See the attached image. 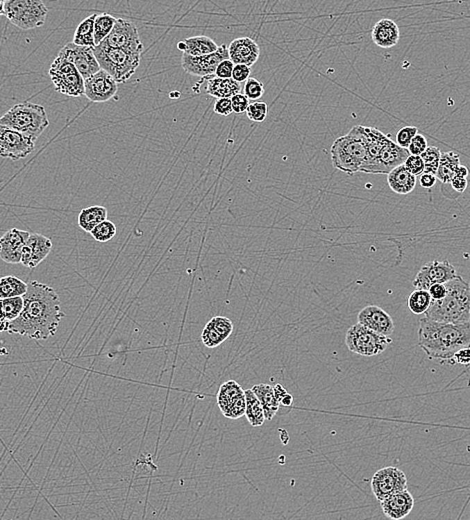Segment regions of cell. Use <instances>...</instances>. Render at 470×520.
I'll return each mask as SVG.
<instances>
[{"mask_svg": "<svg viewBox=\"0 0 470 520\" xmlns=\"http://www.w3.org/2000/svg\"><path fill=\"white\" fill-rule=\"evenodd\" d=\"M372 42L381 49H392L401 38L399 27L392 19H381L372 28Z\"/></svg>", "mask_w": 470, "mask_h": 520, "instance_id": "cell-23", "label": "cell"}, {"mask_svg": "<svg viewBox=\"0 0 470 520\" xmlns=\"http://www.w3.org/2000/svg\"><path fill=\"white\" fill-rule=\"evenodd\" d=\"M244 395L245 403H246L245 417L249 420V424L253 428L262 426L265 421V417L260 401H258L252 389L244 390Z\"/></svg>", "mask_w": 470, "mask_h": 520, "instance_id": "cell-31", "label": "cell"}, {"mask_svg": "<svg viewBox=\"0 0 470 520\" xmlns=\"http://www.w3.org/2000/svg\"><path fill=\"white\" fill-rule=\"evenodd\" d=\"M58 56L72 63L84 81L101 69L92 47H78L74 42H70L61 49Z\"/></svg>", "mask_w": 470, "mask_h": 520, "instance_id": "cell-15", "label": "cell"}, {"mask_svg": "<svg viewBox=\"0 0 470 520\" xmlns=\"http://www.w3.org/2000/svg\"><path fill=\"white\" fill-rule=\"evenodd\" d=\"M410 153L408 149L398 146L392 140L387 143L378 160L370 167L367 174H388L390 171L404 165L405 160L410 158Z\"/></svg>", "mask_w": 470, "mask_h": 520, "instance_id": "cell-17", "label": "cell"}, {"mask_svg": "<svg viewBox=\"0 0 470 520\" xmlns=\"http://www.w3.org/2000/svg\"><path fill=\"white\" fill-rule=\"evenodd\" d=\"M233 68H235V63L230 59L222 61L217 68L215 76L222 79L233 78Z\"/></svg>", "mask_w": 470, "mask_h": 520, "instance_id": "cell-49", "label": "cell"}, {"mask_svg": "<svg viewBox=\"0 0 470 520\" xmlns=\"http://www.w3.org/2000/svg\"><path fill=\"white\" fill-rule=\"evenodd\" d=\"M433 301H440L446 295V286L444 285H435L431 286L428 290Z\"/></svg>", "mask_w": 470, "mask_h": 520, "instance_id": "cell-53", "label": "cell"}, {"mask_svg": "<svg viewBox=\"0 0 470 520\" xmlns=\"http://www.w3.org/2000/svg\"><path fill=\"white\" fill-rule=\"evenodd\" d=\"M420 156L424 162V172L437 176L440 156H442L440 149L435 146H428V149Z\"/></svg>", "mask_w": 470, "mask_h": 520, "instance_id": "cell-38", "label": "cell"}, {"mask_svg": "<svg viewBox=\"0 0 470 520\" xmlns=\"http://www.w3.org/2000/svg\"><path fill=\"white\" fill-rule=\"evenodd\" d=\"M229 59L228 47L226 44L219 47L215 53L204 56H190L183 53L181 67L188 74L194 76L210 78L215 76V72L222 61Z\"/></svg>", "mask_w": 470, "mask_h": 520, "instance_id": "cell-13", "label": "cell"}, {"mask_svg": "<svg viewBox=\"0 0 470 520\" xmlns=\"http://www.w3.org/2000/svg\"><path fill=\"white\" fill-rule=\"evenodd\" d=\"M244 392L242 386L238 385L235 380L227 381L220 387L219 394H217V404L222 414L226 412L229 405L233 403L236 397L244 394Z\"/></svg>", "mask_w": 470, "mask_h": 520, "instance_id": "cell-34", "label": "cell"}, {"mask_svg": "<svg viewBox=\"0 0 470 520\" xmlns=\"http://www.w3.org/2000/svg\"><path fill=\"white\" fill-rule=\"evenodd\" d=\"M449 185H451V187L453 188V192L458 193V196H460V194H462L465 192L467 186H469V181H467V178L454 176L451 179V183H449Z\"/></svg>", "mask_w": 470, "mask_h": 520, "instance_id": "cell-52", "label": "cell"}, {"mask_svg": "<svg viewBox=\"0 0 470 520\" xmlns=\"http://www.w3.org/2000/svg\"><path fill=\"white\" fill-rule=\"evenodd\" d=\"M49 76L56 92L68 97H83V77L67 59L56 56L49 69Z\"/></svg>", "mask_w": 470, "mask_h": 520, "instance_id": "cell-9", "label": "cell"}, {"mask_svg": "<svg viewBox=\"0 0 470 520\" xmlns=\"http://www.w3.org/2000/svg\"><path fill=\"white\" fill-rule=\"evenodd\" d=\"M333 167L353 176L360 172L367 160L364 126H356L346 135L338 137L330 149Z\"/></svg>", "mask_w": 470, "mask_h": 520, "instance_id": "cell-4", "label": "cell"}, {"mask_svg": "<svg viewBox=\"0 0 470 520\" xmlns=\"http://www.w3.org/2000/svg\"><path fill=\"white\" fill-rule=\"evenodd\" d=\"M280 403V405L289 408V406H292V403H294V396H292V394H287L283 397V399H281L280 403Z\"/></svg>", "mask_w": 470, "mask_h": 520, "instance_id": "cell-57", "label": "cell"}, {"mask_svg": "<svg viewBox=\"0 0 470 520\" xmlns=\"http://www.w3.org/2000/svg\"><path fill=\"white\" fill-rule=\"evenodd\" d=\"M0 321H6L4 320L3 312H2V299H0Z\"/></svg>", "mask_w": 470, "mask_h": 520, "instance_id": "cell-60", "label": "cell"}, {"mask_svg": "<svg viewBox=\"0 0 470 520\" xmlns=\"http://www.w3.org/2000/svg\"><path fill=\"white\" fill-rule=\"evenodd\" d=\"M389 187L397 194H408L417 185V177L412 176L404 165L394 168L387 174Z\"/></svg>", "mask_w": 470, "mask_h": 520, "instance_id": "cell-26", "label": "cell"}, {"mask_svg": "<svg viewBox=\"0 0 470 520\" xmlns=\"http://www.w3.org/2000/svg\"><path fill=\"white\" fill-rule=\"evenodd\" d=\"M51 249V238L40 233H31L24 245L20 263L28 269H35L49 255Z\"/></svg>", "mask_w": 470, "mask_h": 520, "instance_id": "cell-19", "label": "cell"}, {"mask_svg": "<svg viewBox=\"0 0 470 520\" xmlns=\"http://www.w3.org/2000/svg\"><path fill=\"white\" fill-rule=\"evenodd\" d=\"M117 81L102 69L84 81V95L96 103L110 101L117 95Z\"/></svg>", "mask_w": 470, "mask_h": 520, "instance_id": "cell-16", "label": "cell"}, {"mask_svg": "<svg viewBox=\"0 0 470 520\" xmlns=\"http://www.w3.org/2000/svg\"><path fill=\"white\" fill-rule=\"evenodd\" d=\"M4 12L11 24L24 31L43 26L49 9L40 0H8Z\"/></svg>", "mask_w": 470, "mask_h": 520, "instance_id": "cell-7", "label": "cell"}, {"mask_svg": "<svg viewBox=\"0 0 470 520\" xmlns=\"http://www.w3.org/2000/svg\"><path fill=\"white\" fill-rule=\"evenodd\" d=\"M419 344L430 360L451 362L458 351L470 346V322L442 324L424 317L419 321Z\"/></svg>", "mask_w": 470, "mask_h": 520, "instance_id": "cell-2", "label": "cell"}, {"mask_svg": "<svg viewBox=\"0 0 470 520\" xmlns=\"http://www.w3.org/2000/svg\"><path fill=\"white\" fill-rule=\"evenodd\" d=\"M265 85L258 79L251 77L244 84V94L249 101H258L265 94Z\"/></svg>", "mask_w": 470, "mask_h": 520, "instance_id": "cell-42", "label": "cell"}, {"mask_svg": "<svg viewBox=\"0 0 470 520\" xmlns=\"http://www.w3.org/2000/svg\"><path fill=\"white\" fill-rule=\"evenodd\" d=\"M229 59L235 65L251 67L260 59V49L251 37H240L233 40L228 47Z\"/></svg>", "mask_w": 470, "mask_h": 520, "instance_id": "cell-21", "label": "cell"}, {"mask_svg": "<svg viewBox=\"0 0 470 520\" xmlns=\"http://www.w3.org/2000/svg\"><path fill=\"white\" fill-rule=\"evenodd\" d=\"M428 143L426 138L422 135H417L410 143L408 151L410 156H420L428 149Z\"/></svg>", "mask_w": 470, "mask_h": 520, "instance_id": "cell-46", "label": "cell"}, {"mask_svg": "<svg viewBox=\"0 0 470 520\" xmlns=\"http://www.w3.org/2000/svg\"><path fill=\"white\" fill-rule=\"evenodd\" d=\"M179 51L190 56H204L215 53L219 47L208 36L199 35L186 38L177 44Z\"/></svg>", "mask_w": 470, "mask_h": 520, "instance_id": "cell-25", "label": "cell"}, {"mask_svg": "<svg viewBox=\"0 0 470 520\" xmlns=\"http://www.w3.org/2000/svg\"><path fill=\"white\" fill-rule=\"evenodd\" d=\"M470 170L467 167H464V165H460V167L456 169L455 174H454V176L458 177H462V178H467V176H469ZM453 176V177H454Z\"/></svg>", "mask_w": 470, "mask_h": 520, "instance_id": "cell-56", "label": "cell"}, {"mask_svg": "<svg viewBox=\"0 0 470 520\" xmlns=\"http://www.w3.org/2000/svg\"><path fill=\"white\" fill-rule=\"evenodd\" d=\"M364 131L367 136V160L361 168L360 172L367 174L370 167L378 160L383 147L389 142L390 135H385L374 127H364Z\"/></svg>", "mask_w": 470, "mask_h": 520, "instance_id": "cell-24", "label": "cell"}, {"mask_svg": "<svg viewBox=\"0 0 470 520\" xmlns=\"http://www.w3.org/2000/svg\"><path fill=\"white\" fill-rule=\"evenodd\" d=\"M117 18L108 13L96 15L94 22V42L95 47L101 44L106 40L117 24Z\"/></svg>", "mask_w": 470, "mask_h": 520, "instance_id": "cell-35", "label": "cell"}, {"mask_svg": "<svg viewBox=\"0 0 470 520\" xmlns=\"http://www.w3.org/2000/svg\"><path fill=\"white\" fill-rule=\"evenodd\" d=\"M201 340L203 344L206 347H208V349H215V347L219 346L224 342V338L215 329L208 326V324H206L205 328L202 331Z\"/></svg>", "mask_w": 470, "mask_h": 520, "instance_id": "cell-44", "label": "cell"}, {"mask_svg": "<svg viewBox=\"0 0 470 520\" xmlns=\"http://www.w3.org/2000/svg\"><path fill=\"white\" fill-rule=\"evenodd\" d=\"M419 135V129L415 126H405L396 135V144L403 149H408L414 136Z\"/></svg>", "mask_w": 470, "mask_h": 520, "instance_id": "cell-43", "label": "cell"}, {"mask_svg": "<svg viewBox=\"0 0 470 520\" xmlns=\"http://www.w3.org/2000/svg\"><path fill=\"white\" fill-rule=\"evenodd\" d=\"M381 510L387 519L401 520L408 517L414 508V498L408 489L389 495L380 501Z\"/></svg>", "mask_w": 470, "mask_h": 520, "instance_id": "cell-22", "label": "cell"}, {"mask_svg": "<svg viewBox=\"0 0 470 520\" xmlns=\"http://www.w3.org/2000/svg\"><path fill=\"white\" fill-rule=\"evenodd\" d=\"M404 167L415 177L421 176L424 172V162L421 156H410L404 162Z\"/></svg>", "mask_w": 470, "mask_h": 520, "instance_id": "cell-45", "label": "cell"}, {"mask_svg": "<svg viewBox=\"0 0 470 520\" xmlns=\"http://www.w3.org/2000/svg\"><path fill=\"white\" fill-rule=\"evenodd\" d=\"M28 285L17 276H4L0 278V299H12L24 296Z\"/></svg>", "mask_w": 470, "mask_h": 520, "instance_id": "cell-33", "label": "cell"}, {"mask_svg": "<svg viewBox=\"0 0 470 520\" xmlns=\"http://www.w3.org/2000/svg\"><path fill=\"white\" fill-rule=\"evenodd\" d=\"M451 364H470V346L464 347L460 349L458 353L454 354L453 360H451Z\"/></svg>", "mask_w": 470, "mask_h": 520, "instance_id": "cell-51", "label": "cell"}, {"mask_svg": "<svg viewBox=\"0 0 470 520\" xmlns=\"http://www.w3.org/2000/svg\"><path fill=\"white\" fill-rule=\"evenodd\" d=\"M206 92L215 99H231L238 93H242V85L233 78L222 79L217 76L208 78Z\"/></svg>", "mask_w": 470, "mask_h": 520, "instance_id": "cell-27", "label": "cell"}, {"mask_svg": "<svg viewBox=\"0 0 470 520\" xmlns=\"http://www.w3.org/2000/svg\"><path fill=\"white\" fill-rule=\"evenodd\" d=\"M96 13L86 17L77 26L74 33V42L78 47H92L94 49V22Z\"/></svg>", "mask_w": 470, "mask_h": 520, "instance_id": "cell-32", "label": "cell"}, {"mask_svg": "<svg viewBox=\"0 0 470 520\" xmlns=\"http://www.w3.org/2000/svg\"><path fill=\"white\" fill-rule=\"evenodd\" d=\"M4 4H6V1L0 0V15H6V12H4Z\"/></svg>", "mask_w": 470, "mask_h": 520, "instance_id": "cell-59", "label": "cell"}, {"mask_svg": "<svg viewBox=\"0 0 470 520\" xmlns=\"http://www.w3.org/2000/svg\"><path fill=\"white\" fill-rule=\"evenodd\" d=\"M117 229L115 224L110 220L106 219V221L101 222L90 233L92 237L97 242H108L117 235Z\"/></svg>", "mask_w": 470, "mask_h": 520, "instance_id": "cell-39", "label": "cell"}, {"mask_svg": "<svg viewBox=\"0 0 470 520\" xmlns=\"http://www.w3.org/2000/svg\"><path fill=\"white\" fill-rule=\"evenodd\" d=\"M371 489L380 503L389 495L408 489V478L403 470L388 467L378 470L371 479Z\"/></svg>", "mask_w": 470, "mask_h": 520, "instance_id": "cell-10", "label": "cell"}, {"mask_svg": "<svg viewBox=\"0 0 470 520\" xmlns=\"http://www.w3.org/2000/svg\"><path fill=\"white\" fill-rule=\"evenodd\" d=\"M0 126L8 127L36 140L49 127V120L42 106L24 102L13 106L2 115Z\"/></svg>", "mask_w": 470, "mask_h": 520, "instance_id": "cell-5", "label": "cell"}, {"mask_svg": "<svg viewBox=\"0 0 470 520\" xmlns=\"http://www.w3.org/2000/svg\"><path fill=\"white\" fill-rule=\"evenodd\" d=\"M208 326L215 329L224 338V342L231 335L233 331V321L224 317H213V319L210 320Z\"/></svg>", "mask_w": 470, "mask_h": 520, "instance_id": "cell-40", "label": "cell"}, {"mask_svg": "<svg viewBox=\"0 0 470 520\" xmlns=\"http://www.w3.org/2000/svg\"><path fill=\"white\" fill-rule=\"evenodd\" d=\"M108 219V210L104 206H95L83 208L79 212L78 226L85 233H90L99 224Z\"/></svg>", "mask_w": 470, "mask_h": 520, "instance_id": "cell-29", "label": "cell"}, {"mask_svg": "<svg viewBox=\"0 0 470 520\" xmlns=\"http://www.w3.org/2000/svg\"><path fill=\"white\" fill-rule=\"evenodd\" d=\"M8 326H9L8 322L0 321V333H2V331H8Z\"/></svg>", "mask_w": 470, "mask_h": 520, "instance_id": "cell-58", "label": "cell"}, {"mask_svg": "<svg viewBox=\"0 0 470 520\" xmlns=\"http://www.w3.org/2000/svg\"><path fill=\"white\" fill-rule=\"evenodd\" d=\"M431 301L433 299L428 290H415L408 297V308L414 314H424L428 310Z\"/></svg>", "mask_w": 470, "mask_h": 520, "instance_id": "cell-36", "label": "cell"}, {"mask_svg": "<svg viewBox=\"0 0 470 520\" xmlns=\"http://www.w3.org/2000/svg\"><path fill=\"white\" fill-rule=\"evenodd\" d=\"M274 394H276L277 401H278V403H280L283 397L288 394L287 390H286L285 388L283 387V386L281 385H276V386H274Z\"/></svg>", "mask_w": 470, "mask_h": 520, "instance_id": "cell-55", "label": "cell"}, {"mask_svg": "<svg viewBox=\"0 0 470 520\" xmlns=\"http://www.w3.org/2000/svg\"><path fill=\"white\" fill-rule=\"evenodd\" d=\"M31 233L12 228L0 238V260L8 265H17L22 261V251Z\"/></svg>", "mask_w": 470, "mask_h": 520, "instance_id": "cell-18", "label": "cell"}, {"mask_svg": "<svg viewBox=\"0 0 470 520\" xmlns=\"http://www.w3.org/2000/svg\"><path fill=\"white\" fill-rule=\"evenodd\" d=\"M24 295V310L19 317L9 322L8 333L35 340H47L58 333L65 319L58 292L44 283L33 280L27 283Z\"/></svg>", "mask_w": 470, "mask_h": 520, "instance_id": "cell-1", "label": "cell"}, {"mask_svg": "<svg viewBox=\"0 0 470 520\" xmlns=\"http://www.w3.org/2000/svg\"><path fill=\"white\" fill-rule=\"evenodd\" d=\"M215 112L217 115L228 117L233 112V104L230 99H217L215 103Z\"/></svg>", "mask_w": 470, "mask_h": 520, "instance_id": "cell-50", "label": "cell"}, {"mask_svg": "<svg viewBox=\"0 0 470 520\" xmlns=\"http://www.w3.org/2000/svg\"><path fill=\"white\" fill-rule=\"evenodd\" d=\"M460 167V158L453 151L442 152L439 165H438L437 178L442 183H449L455 174L456 169Z\"/></svg>", "mask_w": 470, "mask_h": 520, "instance_id": "cell-30", "label": "cell"}, {"mask_svg": "<svg viewBox=\"0 0 470 520\" xmlns=\"http://www.w3.org/2000/svg\"><path fill=\"white\" fill-rule=\"evenodd\" d=\"M345 344L351 353L362 356H374L385 353L392 344V339L358 324L347 330Z\"/></svg>", "mask_w": 470, "mask_h": 520, "instance_id": "cell-8", "label": "cell"}, {"mask_svg": "<svg viewBox=\"0 0 470 520\" xmlns=\"http://www.w3.org/2000/svg\"><path fill=\"white\" fill-rule=\"evenodd\" d=\"M252 392L258 397L265 411V419L271 420L276 417L277 411L279 410L278 401H277L276 394H274V387L265 383L254 385L252 387Z\"/></svg>", "mask_w": 470, "mask_h": 520, "instance_id": "cell-28", "label": "cell"}, {"mask_svg": "<svg viewBox=\"0 0 470 520\" xmlns=\"http://www.w3.org/2000/svg\"><path fill=\"white\" fill-rule=\"evenodd\" d=\"M93 52L101 69L108 72L117 83H126L135 74L142 54L112 49L103 42L95 47Z\"/></svg>", "mask_w": 470, "mask_h": 520, "instance_id": "cell-6", "label": "cell"}, {"mask_svg": "<svg viewBox=\"0 0 470 520\" xmlns=\"http://www.w3.org/2000/svg\"><path fill=\"white\" fill-rule=\"evenodd\" d=\"M230 99L231 104H233V112L237 113V115L246 112L251 102H249V99L245 97L244 93H238V94L231 97Z\"/></svg>", "mask_w": 470, "mask_h": 520, "instance_id": "cell-47", "label": "cell"}, {"mask_svg": "<svg viewBox=\"0 0 470 520\" xmlns=\"http://www.w3.org/2000/svg\"><path fill=\"white\" fill-rule=\"evenodd\" d=\"M358 324L387 337L394 331V324L392 317L387 311L376 305H369L361 310L358 314Z\"/></svg>", "mask_w": 470, "mask_h": 520, "instance_id": "cell-20", "label": "cell"}, {"mask_svg": "<svg viewBox=\"0 0 470 520\" xmlns=\"http://www.w3.org/2000/svg\"><path fill=\"white\" fill-rule=\"evenodd\" d=\"M33 138L18 133L8 127L0 126V156L11 160L26 158L34 151Z\"/></svg>", "mask_w": 470, "mask_h": 520, "instance_id": "cell-12", "label": "cell"}, {"mask_svg": "<svg viewBox=\"0 0 470 520\" xmlns=\"http://www.w3.org/2000/svg\"><path fill=\"white\" fill-rule=\"evenodd\" d=\"M458 276L455 267L448 260H433L421 267L412 285L417 290H428L433 285H444Z\"/></svg>", "mask_w": 470, "mask_h": 520, "instance_id": "cell-11", "label": "cell"}, {"mask_svg": "<svg viewBox=\"0 0 470 520\" xmlns=\"http://www.w3.org/2000/svg\"><path fill=\"white\" fill-rule=\"evenodd\" d=\"M435 183H437V176H433V174H426V172H423V174L420 176V185H421L422 187H433V186H435Z\"/></svg>", "mask_w": 470, "mask_h": 520, "instance_id": "cell-54", "label": "cell"}, {"mask_svg": "<svg viewBox=\"0 0 470 520\" xmlns=\"http://www.w3.org/2000/svg\"><path fill=\"white\" fill-rule=\"evenodd\" d=\"M251 76V67L244 65H235L233 72V79L236 83H246Z\"/></svg>", "mask_w": 470, "mask_h": 520, "instance_id": "cell-48", "label": "cell"}, {"mask_svg": "<svg viewBox=\"0 0 470 520\" xmlns=\"http://www.w3.org/2000/svg\"><path fill=\"white\" fill-rule=\"evenodd\" d=\"M446 295L440 301H431L426 319L442 324H462L470 322V285L458 276L445 283Z\"/></svg>", "mask_w": 470, "mask_h": 520, "instance_id": "cell-3", "label": "cell"}, {"mask_svg": "<svg viewBox=\"0 0 470 520\" xmlns=\"http://www.w3.org/2000/svg\"><path fill=\"white\" fill-rule=\"evenodd\" d=\"M112 49L140 52L142 53L143 44L140 40L137 27L133 22L124 18H118L110 35L103 42Z\"/></svg>", "mask_w": 470, "mask_h": 520, "instance_id": "cell-14", "label": "cell"}, {"mask_svg": "<svg viewBox=\"0 0 470 520\" xmlns=\"http://www.w3.org/2000/svg\"><path fill=\"white\" fill-rule=\"evenodd\" d=\"M24 297H12V299H2V312L4 320L11 322L17 319L24 310Z\"/></svg>", "mask_w": 470, "mask_h": 520, "instance_id": "cell-37", "label": "cell"}, {"mask_svg": "<svg viewBox=\"0 0 470 520\" xmlns=\"http://www.w3.org/2000/svg\"><path fill=\"white\" fill-rule=\"evenodd\" d=\"M269 104L263 101H254L246 110L247 117L253 122H263L269 115Z\"/></svg>", "mask_w": 470, "mask_h": 520, "instance_id": "cell-41", "label": "cell"}]
</instances>
